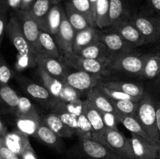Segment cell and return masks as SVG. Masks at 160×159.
Listing matches in <instances>:
<instances>
[{
  "label": "cell",
  "mask_w": 160,
  "mask_h": 159,
  "mask_svg": "<svg viewBox=\"0 0 160 159\" xmlns=\"http://www.w3.org/2000/svg\"><path fill=\"white\" fill-rule=\"evenodd\" d=\"M20 6L21 0H0V11L16 12L20 9Z\"/></svg>",
  "instance_id": "bcb514c9"
},
{
  "label": "cell",
  "mask_w": 160,
  "mask_h": 159,
  "mask_svg": "<svg viewBox=\"0 0 160 159\" xmlns=\"http://www.w3.org/2000/svg\"><path fill=\"white\" fill-rule=\"evenodd\" d=\"M65 12L69 22L76 31H81L90 26V23L86 17L82 13L77 10L70 1L67 2L65 4Z\"/></svg>",
  "instance_id": "f1b7e54d"
},
{
  "label": "cell",
  "mask_w": 160,
  "mask_h": 159,
  "mask_svg": "<svg viewBox=\"0 0 160 159\" xmlns=\"http://www.w3.org/2000/svg\"><path fill=\"white\" fill-rule=\"evenodd\" d=\"M117 117H118L119 123H121L128 130H129L132 133L140 136V137H143V138L150 141L148 135L146 134L145 131L144 130L137 115H123V114L117 113Z\"/></svg>",
  "instance_id": "f546056e"
},
{
  "label": "cell",
  "mask_w": 160,
  "mask_h": 159,
  "mask_svg": "<svg viewBox=\"0 0 160 159\" xmlns=\"http://www.w3.org/2000/svg\"><path fill=\"white\" fill-rule=\"evenodd\" d=\"M69 155L73 159H121L103 143L93 139H79Z\"/></svg>",
  "instance_id": "7a4b0ae2"
},
{
  "label": "cell",
  "mask_w": 160,
  "mask_h": 159,
  "mask_svg": "<svg viewBox=\"0 0 160 159\" xmlns=\"http://www.w3.org/2000/svg\"><path fill=\"white\" fill-rule=\"evenodd\" d=\"M104 31L117 33L134 48L146 44L143 36L139 32L131 19L121 20Z\"/></svg>",
  "instance_id": "9c48e42d"
},
{
  "label": "cell",
  "mask_w": 160,
  "mask_h": 159,
  "mask_svg": "<svg viewBox=\"0 0 160 159\" xmlns=\"http://www.w3.org/2000/svg\"><path fill=\"white\" fill-rule=\"evenodd\" d=\"M20 96L8 84L0 83V104L10 109L12 112L18 104Z\"/></svg>",
  "instance_id": "1f68e13d"
},
{
  "label": "cell",
  "mask_w": 160,
  "mask_h": 159,
  "mask_svg": "<svg viewBox=\"0 0 160 159\" xmlns=\"http://www.w3.org/2000/svg\"><path fill=\"white\" fill-rule=\"evenodd\" d=\"M149 54H140L134 51L114 58L110 68L133 76H140Z\"/></svg>",
  "instance_id": "5b68a950"
},
{
  "label": "cell",
  "mask_w": 160,
  "mask_h": 159,
  "mask_svg": "<svg viewBox=\"0 0 160 159\" xmlns=\"http://www.w3.org/2000/svg\"><path fill=\"white\" fill-rule=\"evenodd\" d=\"M100 41L106 45L113 59L134 50V47L128 44L120 34L112 31H102Z\"/></svg>",
  "instance_id": "5bb4252c"
},
{
  "label": "cell",
  "mask_w": 160,
  "mask_h": 159,
  "mask_svg": "<svg viewBox=\"0 0 160 159\" xmlns=\"http://www.w3.org/2000/svg\"><path fill=\"white\" fill-rule=\"evenodd\" d=\"M64 11L65 9L60 6V3L53 5L40 29L49 33L54 37L59 29Z\"/></svg>",
  "instance_id": "7402d4cb"
},
{
  "label": "cell",
  "mask_w": 160,
  "mask_h": 159,
  "mask_svg": "<svg viewBox=\"0 0 160 159\" xmlns=\"http://www.w3.org/2000/svg\"><path fill=\"white\" fill-rule=\"evenodd\" d=\"M35 137L57 152L62 153L64 151L65 147L62 140V137L58 136L56 132H53L42 123L38 129Z\"/></svg>",
  "instance_id": "ffe728a7"
},
{
  "label": "cell",
  "mask_w": 160,
  "mask_h": 159,
  "mask_svg": "<svg viewBox=\"0 0 160 159\" xmlns=\"http://www.w3.org/2000/svg\"><path fill=\"white\" fill-rule=\"evenodd\" d=\"M53 2H54V4H59V0H53Z\"/></svg>",
  "instance_id": "9f6ffc18"
},
{
  "label": "cell",
  "mask_w": 160,
  "mask_h": 159,
  "mask_svg": "<svg viewBox=\"0 0 160 159\" xmlns=\"http://www.w3.org/2000/svg\"><path fill=\"white\" fill-rule=\"evenodd\" d=\"M131 17L128 0H109V26L121 20L131 19Z\"/></svg>",
  "instance_id": "ac0fdd59"
},
{
  "label": "cell",
  "mask_w": 160,
  "mask_h": 159,
  "mask_svg": "<svg viewBox=\"0 0 160 159\" xmlns=\"http://www.w3.org/2000/svg\"><path fill=\"white\" fill-rule=\"evenodd\" d=\"M20 157L22 159H38L31 143L23 151V153L20 154Z\"/></svg>",
  "instance_id": "681fc988"
},
{
  "label": "cell",
  "mask_w": 160,
  "mask_h": 159,
  "mask_svg": "<svg viewBox=\"0 0 160 159\" xmlns=\"http://www.w3.org/2000/svg\"><path fill=\"white\" fill-rule=\"evenodd\" d=\"M57 115L61 120L76 133L78 129V116L69 113H58Z\"/></svg>",
  "instance_id": "f6af8a7d"
},
{
  "label": "cell",
  "mask_w": 160,
  "mask_h": 159,
  "mask_svg": "<svg viewBox=\"0 0 160 159\" xmlns=\"http://www.w3.org/2000/svg\"><path fill=\"white\" fill-rule=\"evenodd\" d=\"M59 3H60L61 2H62V1H65V0H59Z\"/></svg>",
  "instance_id": "91938a15"
},
{
  "label": "cell",
  "mask_w": 160,
  "mask_h": 159,
  "mask_svg": "<svg viewBox=\"0 0 160 159\" xmlns=\"http://www.w3.org/2000/svg\"><path fill=\"white\" fill-rule=\"evenodd\" d=\"M91 3H92V7H93V9H94V12H95V5H96V2L97 0H90Z\"/></svg>",
  "instance_id": "11a10c76"
},
{
  "label": "cell",
  "mask_w": 160,
  "mask_h": 159,
  "mask_svg": "<svg viewBox=\"0 0 160 159\" xmlns=\"http://www.w3.org/2000/svg\"><path fill=\"white\" fill-rule=\"evenodd\" d=\"M93 140L103 143L121 159H134L131 139L125 137L118 129H105L95 133Z\"/></svg>",
  "instance_id": "3957f363"
},
{
  "label": "cell",
  "mask_w": 160,
  "mask_h": 159,
  "mask_svg": "<svg viewBox=\"0 0 160 159\" xmlns=\"http://www.w3.org/2000/svg\"><path fill=\"white\" fill-rule=\"evenodd\" d=\"M102 119L105 125V127L106 129H118L117 125L120 123H119L117 112H102Z\"/></svg>",
  "instance_id": "7bdbcfd3"
},
{
  "label": "cell",
  "mask_w": 160,
  "mask_h": 159,
  "mask_svg": "<svg viewBox=\"0 0 160 159\" xmlns=\"http://www.w3.org/2000/svg\"><path fill=\"white\" fill-rule=\"evenodd\" d=\"M8 22V12L4 11H0V47L2 45L3 37L6 34V26H7Z\"/></svg>",
  "instance_id": "7dc6e473"
},
{
  "label": "cell",
  "mask_w": 160,
  "mask_h": 159,
  "mask_svg": "<svg viewBox=\"0 0 160 159\" xmlns=\"http://www.w3.org/2000/svg\"><path fill=\"white\" fill-rule=\"evenodd\" d=\"M36 62L37 66L42 67L48 74L61 80H63L67 75L65 65L59 59L36 55Z\"/></svg>",
  "instance_id": "d6986e66"
},
{
  "label": "cell",
  "mask_w": 160,
  "mask_h": 159,
  "mask_svg": "<svg viewBox=\"0 0 160 159\" xmlns=\"http://www.w3.org/2000/svg\"><path fill=\"white\" fill-rule=\"evenodd\" d=\"M13 12L20 20V25H21L22 30H23L25 37H26L27 41H28L31 51L34 53V50H35L36 45H37L39 34L41 31L38 23L33 17L29 10L25 11L19 9Z\"/></svg>",
  "instance_id": "8fae6325"
},
{
  "label": "cell",
  "mask_w": 160,
  "mask_h": 159,
  "mask_svg": "<svg viewBox=\"0 0 160 159\" xmlns=\"http://www.w3.org/2000/svg\"><path fill=\"white\" fill-rule=\"evenodd\" d=\"M111 101L117 113L136 115L138 101H131V100H123V101L111 100Z\"/></svg>",
  "instance_id": "f35d334b"
},
{
  "label": "cell",
  "mask_w": 160,
  "mask_h": 159,
  "mask_svg": "<svg viewBox=\"0 0 160 159\" xmlns=\"http://www.w3.org/2000/svg\"><path fill=\"white\" fill-rule=\"evenodd\" d=\"M6 34L14 48L17 49L18 54H28L33 52L23 34L20 20L14 12L9 19Z\"/></svg>",
  "instance_id": "30bf717a"
},
{
  "label": "cell",
  "mask_w": 160,
  "mask_h": 159,
  "mask_svg": "<svg viewBox=\"0 0 160 159\" xmlns=\"http://www.w3.org/2000/svg\"><path fill=\"white\" fill-rule=\"evenodd\" d=\"M0 159H3L2 156V154H1V152H0Z\"/></svg>",
  "instance_id": "680465c9"
},
{
  "label": "cell",
  "mask_w": 160,
  "mask_h": 159,
  "mask_svg": "<svg viewBox=\"0 0 160 159\" xmlns=\"http://www.w3.org/2000/svg\"><path fill=\"white\" fill-rule=\"evenodd\" d=\"M74 53L84 58L96 59V60L110 61V62H112L113 60V57L111 53L109 52L106 45L101 41L91 44Z\"/></svg>",
  "instance_id": "44dd1931"
},
{
  "label": "cell",
  "mask_w": 160,
  "mask_h": 159,
  "mask_svg": "<svg viewBox=\"0 0 160 159\" xmlns=\"http://www.w3.org/2000/svg\"><path fill=\"white\" fill-rule=\"evenodd\" d=\"M38 73L42 81L43 86L50 92L52 96L59 99L61 93L65 86V83L58 78L54 77L52 75L48 74L42 67L37 66Z\"/></svg>",
  "instance_id": "83f0119b"
},
{
  "label": "cell",
  "mask_w": 160,
  "mask_h": 159,
  "mask_svg": "<svg viewBox=\"0 0 160 159\" xmlns=\"http://www.w3.org/2000/svg\"><path fill=\"white\" fill-rule=\"evenodd\" d=\"M136 115L150 141L159 145L160 135L157 126L156 102L151 95L146 93L138 101Z\"/></svg>",
  "instance_id": "6da1fadb"
},
{
  "label": "cell",
  "mask_w": 160,
  "mask_h": 159,
  "mask_svg": "<svg viewBox=\"0 0 160 159\" xmlns=\"http://www.w3.org/2000/svg\"><path fill=\"white\" fill-rule=\"evenodd\" d=\"M131 147L134 159H158L159 145L138 135L132 133Z\"/></svg>",
  "instance_id": "4fadbf2b"
},
{
  "label": "cell",
  "mask_w": 160,
  "mask_h": 159,
  "mask_svg": "<svg viewBox=\"0 0 160 159\" xmlns=\"http://www.w3.org/2000/svg\"><path fill=\"white\" fill-rule=\"evenodd\" d=\"M41 124L42 118L38 113L16 118L17 129L28 137H35Z\"/></svg>",
  "instance_id": "484cf974"
},
{
  "label": "cell",
  "mask_w": 160,
  "mask_h": 159,
  "mask_svg": "<svg viewBox=\"0 0 160 159\" xmlns=\"http://www.w3.org/2000/svg\"><path fill=\"white\" fill-rule=\"evenodd\" d=\"M95 23L100 30H106L109 26V0H97L95 9Z\"/></svg>",
  "instance_id": "d6a6232c"
},
{
  "label": "cell",
  "mask_w": 160,
  "mask_h": 159,
  "mask_svg": "<svg viewBox=\"0 0 160 159\" xmlns=\"http://www.w3.org/2000/svg\"><path fill=\"white\" fill-rule=\"evenodd\" d=\"M3 144L16 154H20L31 144L29 137L17 130L7 132L2 139Z\"/></svg>",
  "instance_id": "2e32d148"
},
{
  "label": "cell",
  "mask_w": 160,
  "mask_h": 159,
  "mask_svg": "<svg viewBox=\"0 0 160 159\" xmlns=\"http://www.w3.org/2000/svg\"><path fill=\"white\" fill-rule=\"evenodd\" d=\"M0 152L3 159H22L19 154L12 152L9 148L6 147L2 142V140H0Z\"/></svg>",
  "instance_id": "c3c4849f"
},
{
  "label": "cell",
  "mask_w": 160,
  "mask_h": 159,
  "mask_svg": "<svg viewBox=\"0 0 160 159\" xmlns=\"http://www.w3.org/2000/svg\"><path fill=\"white\" fill-rule=\"evenodd\" d=\"M51 111L56 114L69 113L78 116L83 113V101L79 99L73 102H64L59 100Z\"/></svg>",
  "instance_id": "e575fe53"
},
{
  "label": "cell",
  "mask_w": 160,
  "mask_h": 159,
  "mask_svg": "<svg viewBox=\"0 0 160 159\" xmlns=\"http://www.w3.org/2000/svg\"><path fill=\"white\" fill-rule=\"evenodd\" d=\"M13 76V72L6 61L0 58V83L8 84Z\"/></svg>",
  "instance_id": "ee69618b"
},
{
  "label": "cell",
  "mask_w": 160,
  "mask_h": 159,
  "mask_svg": "<svg viewBox=\"0 0 160 159\" xmlns=\"http://www.w3.org/2000/svg\"><path fill=\"white\" fill-rule=\"evenodd\" d=\"M35 55L59 59L62 53L59 51L55 38L52 34L41 30L38 40L34 50Z\"/></svg>",
  "instance_id": "9a60e30c"
},
{
  "label": "cell",
  "mask_w": 160,
  "mask_h": 159,
  "mask_svg": "<svg viewBox=\"0 0 160 159\" xmlns=\"http://www.w3.org/2000/svg\"><path fill=\"white\" fill-rule=\"evenodd\" d=\"M61 61L65 65H68L77 70H83L102 76L107 74L108 68H110L112 63L110 61L96 60L84 58L74 52L62 54Z\"/></svg>",
  "instance_id": "277c9868"
},
{
  "label": "cell",
  "mask_w": 160,
  "mask_h": 159,
  "mask_svg": "<svg viewBox=\"0 0 160 159\" xmlns=\"http://www.w3.org/2000/svg\"><path fill=\"white\" fill-rule=\"evenodd\" d=\"M160 76V53L149 54L142 70L141 78L153 80Z\"/></svg>",
  "instance_id": "836d02e7"
},
{
  "label": "cell",
  "mask_w": 160,
  "mask_h": 159,
  "mask_svg": "<svg viewBox=\"0 0 160 159\" xmlns=\"http://www.w3.org/2000/svg\"><path fill=\"white\" fill-rule=\"evenodd\" d=\"M42 123L62 138H70L75 134V132L61 120L59 115L54 112L47 114L42 118Z\"/></svg>",
  "instance_id": "d4e9b609"
},
{
  "label": "cell",
  "mask_w": 160,
  "mask_h": 159,
  "mask_svg": "<svg viewBox=\"0 0 160 159\" xmlns=\"http://www.w3.org/2000/svg\"><path fill=\"white\" fill-rule=\"evenodd\" d=\"M37 65L36 62V55L33 52L28 54H18L16 67L18 70H23L28 67H32Z\"/></svg>",
  "instance_id": "60d3db41"
},
{
  "label": "cell",
  "mask_w": 160,
  "mask_h": 159,
  "mask_svg": "<svg viewBox=\"0 0 160 159\" xmlns=\"http://www.w3.org/2000/svg\"><path fill=\"white\" fill-rule=\"evenodd\" d=\"M158 78H159V83H160V76Z\"/></svg>",
  "instance_id": "94428289"
},
{
  "label": "cell",
  "mask_w": 160,
  "mask_h": 159,
  "mask_svg": "<svg viewBox=\"0 0 160 159\" xmlns=\"http://www.w3.org/2000/svg\"><path fill=\"white\" fill-rule=\"evenodd\" d=\"M87 100L101 112H117L109 97L102 91L98 86L87 92Z\"/></svg>",
  "instance_id": "603a6c76"
},
{
  "label": "cell",
  "mask_w": 160,
  "mask_h": 159,
  "mask_svg": "<svg viewBox=\"0 0 160 159\" xmlns=\"http://www.w3.org/2000/svg\"><path fill=\"white\" fill-rule=\"evenodd\" d=\"M69 1L71 2L77 10L79 11L86 17L91 26L97 27L95 23V12L90 0H69Z\"/></svg>",
  "instance_id": "d590c367"
},
{
  "label": "cell",
  "mask_w": 160,
  "mask_h": 159,
  "mask_svg": "<svg viewBox=\"0 0 160 159\" xmlns=\"http://www.w3.org/2000/svg\"><path fill=\"white\" fill-rule=\"evenodd\" d=\"M53 5H55L53 0H34L29 9V12L38 22L40 28Z\"/></svg>",
  "instance_id": "4dcf8cb0"
},
{
  "label": "cell",
  "mask_w": 160,
  "mask_h": 159,
  "mask_svg": "<svg viewBox=\"0 0 160 159\" xmlns=\"http://www.w3.org/2000/svg\"><path fill=\"white\" fill-rule=\"evenodd\" d=\"M156 118H157V126L159 129V135H160V101L156 102Z\"/></svg>",
  "instance_id": "f5cc1de1"
},
{
  "label": "cell",
  "mask_w": 160,
  "mask_h": 159,
  "mask_svg": "<svg viewBox=\"0 0 160 159\" xmlns=\"http://www.w3.org/2000/svg\"><path fill=\"white\" fill-rule=\"evenodd\" d=\"M159 157H158V159H160V140H159Z\"/></svg>",
  "instance_id": "6f0895ef"
},
{
  "label": "cell",
  "mask_w": 160,
  "mask_h": 159,
  "mask_svg": "<svg viewBox=\"0 0 160 159\" xmlns=\"http://www.w3.org/2000/svg\"><path fill=\"white\" fill-rule=\"evenodd\" d=\"M13 113L17 118H19V117H25L28 116V115H35L38 112L37 109L35 108L33 103L31 101V100H29L26 97L20 96L18 104H17Z\"/></svg>",
  "instance_id": "74e56055"
},
{
  "label": "cell",
  "mask_w": 160,
  "mask_h": 159,
  "mask_svg": "<svg viewBox=\"0 0 160 159\" xmlns=\"http://www.w3.org/2000/svg\"><path fill=\"white\" fill-rule=\"evenodd\" d=\"M102 31L95 26H88L81 31L75 32L73 42V52H77L84 47L95 42L100 41Z\"/></svg>",
  "instance_id": "e0dca14e"
},
{
  "label": "cell",
  "mask_w": 160,
  "mask_h": 159,
  "mask_svg": "<svg viewBox=\"0 0 160 159\" xmlns=\"http://www.w3.org/2000/svg\"><path fill=\"white\" fill-rule=\"evenodd\" d=\"M102 75L88 73L83 70H77L70 73H67L63 82L79 92L88 91L96 87L100 83Z\"/></svg>",
  "instance_id": "ba28073f"
},
{
  "label": "cell",
  "mask_w": 160,
  "mask_h": 159,
  "mask_svg": "<svg viewBox=\"0 0 160 159\" xmlns=\"http://www.w3.org/2000/svg\"><path fill=\"white\" fill-rule=\"evenodd\" d=\"M83 113L85 115L93 127L94 134L101 132L106 129L103 123L102 112L95 108L88 100L83 101Z\"/></svg>",
  "instance_id": "4316f807"
},
{
  "label": "cell",
  "mask_w": 160,
  "mask_h": 159,
  "mask_svg": "<svg viewBox=\"0 0 160 159\" xmlns=\"http://www.w3.org/2000/svg\"><path fill=\"white\" fill-rule=\"evenodd\" d=\"M17 82L20 87L24 90L25 93L40 103L42 105L45 106L47 108H49L50 110L59 101V99L52 96L43 85L42 86L32 82L25 76L21 75L18 76Z\"/></svg>",
  "instance_id": "52a82bcc"
},
{
  "label": "cell",
  "mask_w": 160,
  "mask_h": 159,
  "mask_svg": "<svg viewBox=\"0 0 160 159\" xmlns=\"http://www.w3.org/2000/svg\"><path fill=\"white\" fill-rule=\"evenodd\" d=\"M99 84L109 87V88L120 90V91L133 97L138 101L142 100V98L146 94L145 89L141 84H134V83L123 82V81H109V82H102L99 83Z\"/></svg>",
  "instance_id": "cb8c5ba5"
},
{
  "label": "cell",
  "mask_w": 160,
  "mask_h": 159,
  "mask_svg": "<svg viewBox=\"0 0 160 159\" xmlns=\"http://www.w3.org/2000/svg\"><path fill=\"white\" fill-rule=\"evenodd\" d=\"M93 127L87 117L84 113H81L78 116V129L76 135L79 139H92L94 135Z\"/></svg>",
  "instance_id": "8d00e7d4"
},
{
  "label": "cell",
  "mask_w": 160,
  "mask_h": 159,
  "mask_svg": "<svg viewBox=\"0 0 160 159\" xmlns=\"http://www.w3.org/2000/svg\"><path fill=\"white\" fill-rule=\"evenodd\" d=\"M146 44L155 43L160 38V17L145 12H139L131 17Z\"/></svg>",
  "instance_id": "8992f818"
},
{
  "label": "cell",
  "mask_w": 160,
  "mask_h": 159,
  "mask_svg": "<svg viewBox=\"0 0 160 159\" xmlns=\"http://www.w3.org/2000/svg\"><path fill=\"white\" fill-rule=\"evenodd\" d=\"M6 132H7V131H6V127H5L4 125L2 124V123L0 121V140L2 139V137H4L5 134H6Z\"/></svg>",
  "instance_id": "db71d44e"
},
{
  "label": "cell",
  "mask_w": 160,
  "mask_h": 159,
  "mask_svg": "<svg viewBox=\"0 0 160 159\" xmlns=\"http://www.w3.org/2000/svg\"><path fill=\"white\" fill-rule=\"evenodd\" d=\"M34 0H21V6H20V10L28 11L31 9V6L34 3Z\"/></svg>",
  "instance_id": "816d5d0a"
},
{
  "label": "cell",
  "mask_w": 160,
  "mask_h": 159,
  "mask_svg": "<svg viewBox=\"0 0 160 159\" xmlns=\"http://www.w3.org/2000/svg\"><path fill=\"white\" fill-rule=\"evenodd\" d=\"M98 87H99L100 90L104 92L106 95L109 98V99L114 100V101H123V100H131L134 101H139L137 99L134 98L133 97L120 91V90H116V89L109 88V87L103 86L102 84H98Z\"/></svg>",
  "instance_id": "ab89813d"
},
{
  "label": "cell",
  "mask_w": 160,
  "mask_h": 159,
  "mask_svg": "<svg viewBox=\"0 0 160 159\" xmlns=\"http://www.w3.org/2000/svg\"><path fill=\"white\" fill-rule=\"evenodd\" d=\"M148 6L160 17V0H147Z\"/></svg>",
  "instance_id": "f907efd6"
},
{
  "label": "cell",
  "mask_w": 160,
  "mask_h": 159,
  "mask_svg": "<svg viewBox=\"0 0 160 159\" xmlns=\"http://www.w3.org/2000/svg\"><path fill=\"white\" fill-rule=\"evenodd\" d=\"M75 31L67 19L64 11L59 29L54 36L55 41L60 52L62 54L73 52Z\"/></svg>",
  "instance_id": "7c38bea8"
},
{
  "label": "cell",
  "mask_w": 160,
  "mask_h": 159,
  "mask_svg": "<svg viewBox=\"0 0 160 159\" xmlns=\"http://www.w3.org/2000/svg\"><path fill=\"white\" fill-rule=\"evenodd\" d=\"M81 92L75 90L70 86L65 84L64 88L59 96V101H64V102H73L78 100L81 99Z\"/></svg>",
  "instance_id": "b9f144b4"
}]
</instances>
